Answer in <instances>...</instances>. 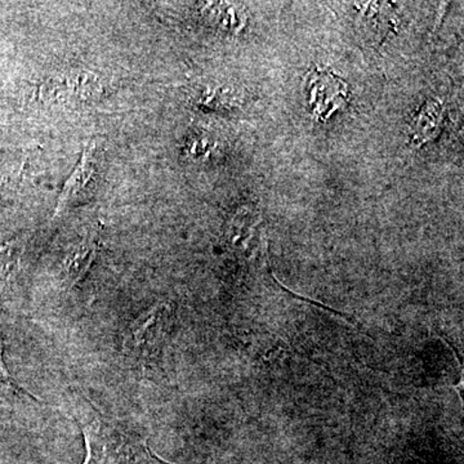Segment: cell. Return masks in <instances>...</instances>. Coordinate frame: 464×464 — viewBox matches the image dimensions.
I'll return each mask as SVG.
<instances>
[{
  "mask_svg": "<svg viewBox=\"0 0 464 464\" xmlns=\"http://www.w3.org/2000/svg\"><path fill=\"white\" fill-rule=\"evenodd\" d=\"M81 427L87 450L83 464H172L155 456L148 439L127 424L96 413Z\"/></svg>",
  "mask_w": 464,
  "mask_h": 464,
  "instance_id": "obj_1",
  "label": "cell"
},
{
  "mask_svg": "<svg viewBox=\"0 0 464 464\" xmlns=\"http://www.w3.org/2000/svg\"><path fill=\"white\" fill-rule=\"evenodd\" d=\"M109 91L103 76L90 70H70L45 79L36 99L44 103H88L102 99Z\"/></svg>",
  "mask_w": 464,
  "mask_h": 464,
  "instance_id": "obj_2",
  "label": "cell"
},
{
  "mask_svg": "<svg viewBox=\"0 0 464 464\" xmlns=\"http://www.w3.org/2000/svg\"><path fill=\"white\" fill-rule=\"evenodd\" d=\"M99 170V148H97L96 143L91 142L84 149L74 170L66 179L60 197H58L54 215L57 216L58 213L63 212L67 208L79 206V204L90 199L94 190H96Z\"/></svg>",
  "mask_w": 464,
  "mask_h": 464,
  "instance_id": "obj_3",
  "label": "cell"
},
{
  "mask_svg": "<svg viewBox=\"0 0 464 464\" xmlns=\"http://www.w3.org/2000/svg\"><path fill=\"white\" fill-rule=\"evenodd\" d=\"M307 94L314 118L319 121H328L347 105L346 82L323 70H314L308 76Z\"/></svg>",
  "mask_w": 464,
  "mask_h": 464,
  "instance_id": "obj_4",
  "label": "cell"
},
{
  "mask_svg": "<svg viewBox=\"0 0 464 464\" xmlns=\"http://www.w3.org/2000/svg\"><path fill=\"white\" fill-rule=\"evenodd\" d=\"M166 310V304H155L130 324L123 343L127 355L141 359L150 356L163 333Z\"/></svg>",
  "mask_w": 464,
  "mask_h": 464,
  "instance_id": "obj_5",
  "label": "cell"
},
{
  "mask_svg": "<svg viewBox=\"0 0 464 464\" xmlns=\"http://www.w3.org/2000/svg\"><path fill=\"white\" fill-rule=\"evenodd\" d=\"M99 249V232L93 230L88 232L83 239L70 250L65 258L66 280L70 285H75L84 279L97 257Z\"/></svg>",
  "mask_w": 464,
  "mask_h": 464,
  "instance_id": "obj_6",
  "label": "cell"
},
{
  "mask_svg": "<svg viewBox=\"0 0 464 464\" xmlns=\"http://www.w3.org/2000/svg\"><path fill=\"white\" fill-rule=\"evenodd\" d=\"M359 5V21L357 24L369 41L380 43L393 29L396 21L389 5L386 3H364Z\"/></svg>",
  "mask_w": 464,
  "mask_h": 464,
  "instance_id": "obj_7",
  "label": "cell"
},
{
  "mask_svg": "<svg viewBox=\"0 0 464 464\" xmlns=\"http://www.w3.org/2000/svg\"><path fill=\"white\" fill-rule=\"evenodd\" d=\"M444 121V106L438 100H430L422 106L411 124V140L415 146H423L439 136Z\"/></svg>",
  "mask_w": 464,
  "mask_h": 464,
  "instance_id": "obj_8",
  "label": "cell"
},
{
  "mask_svg": "<svg viewBox=\"0 0 464 464\" xmlns=\"http://www.w3.org/2000/svg\"><path fill=\"white\" fill-rule=\"evenodd\" d=\"M200 14L209 25L224 32H239L244 25L243 11L228 3H206Z\"/></svg>",
  "mask_w": 464,
  "mask_h": 464,
  "instance_id": "obj_9",
  "label": "cell"
},
{
  "mask_svg": "<svg viewBox=\"0 0 464 464\" xmlns=\"http://www.w3.org/2000/svg\"><path fill=\"white\" fill-rule=\"evenodd\" d=\"M24 250H25V239L23 237L0 246V292L7 288L16 277Z\"/></svg>",
  "mask_w": 464,
  "mask_h": 464,
  "instance_id": "obj_10",
  "label": "cell"
},
{
  "mask_svg": "<svg viewBox=\"0 0 464 464\" xmlns=\"http://www.w3.org/2000/svg\"><path fill=\"white\" fill-rule=\"evenodd\" d=\"M23 172V160L7 152H0V188L14 185Z\"/></svg>",
  "mask_w": 464,
  "mask_h": 464,
  "instance_id": "obj_11",
  "label": "cell"
},
{
  "mask_svg": "<svg viewBox=\"0 0 464 464\" xmlns=\"http://www.w3.org/2000/svg\"><path fill=\"white\" fill-rule=\"evenodd\" d=\"M0 384L7 387L9 390L14 391V392L23 393V395H27L29 398L35 399L33 395H30L29 392H26L25 390L21 389V387L16 383V381L12 378L11 374H9L7 365H5V342H3L2 334H0Z\"/></svg>",
  "mask_w": 464,
  "mask_h": 464,
  "instance_id": "obj_12",
  "label": "cell"
}]
</instances>
